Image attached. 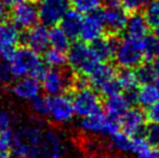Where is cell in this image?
I'll return each instance as SVG.
<instances>
[{
	"label": "cell",
	"instance_id": "277c9868",
	"mask_svg": "<svg viewBox=\"0 0 159 158\" xmlns=\"http://www.w3.org/2000/svg\"><path fill=\"white\" fill-rule=\"evenodd\" d=\"M66 60L70 68L84 76L100 63L90 46L84 41H76L67 49Z\"/></svg>",
	"mask_w": 159,
	"mask_h": 158
},
{
	"label": "cell",
	"instance_id": "5b68a950",
	"mask_svg": "<svg viewBox=\"0 0 159 158\" xmlns=\"http://www.w3.org/2000/svg\"><path fill=\"white\" fill-rule=\"evenodd\" d=\"M42 89L48 95L64 94L74 88L75 76L64 67H51L41 78Z\"/></svg>",
	"mask_w": 159,
	"mask_h": 158
},
{
	"label": "cell",
	"instance_id": "3957f363",
	"mask_svg": "<svg viewBox=\"0 0 159 158\" xmlns=\"http://www.w3.org/2000/svg\"><path fill=\"white\" fill-rule=\"evenodd\" d=\"M116 63L121 68H135L145 61L143 38L126 36L118 40L114 55Z\"/></svg>",
	"mask_w": 159,
	"mask_h": 158
},
{
	"label": "cell",
	"instance_id": "7402d4cb",
	"mask_svg": "<svg viewBox=\"0 0 159 158\" xmlns=\"http://www.w3.org/2000/svg\"><path fill=\"white\" fill-rule=\"evenodd\" d=\"M116 79L120 87V90L125 91V93H135L139 88V81L136 78L135 72L132 68H121V70L117 72Z\"/></svg>",
	"mask_w": 159,
	"mask_h": 158
},
{
	"label": "cell",
	"instance_id": "ba28073f",
	"mask_svg": "<svg viewBox=\"0 0 159 158\" xmlns=\"http://www.w3.org/2000/svg\"><path fill=\"white\" fill-rule=\"evenodd\" d=\"M71 103H73L75 115L81 118L103 111L100 95L89 87L77 89L71 99Z\"/></svg>",
	"mask_w": 159,
	"mask_h": 158
},
{
	"label": "cell",
	"instance_id": "60d3db41",
	"mask_svg": "<svg viewBox=\"0 0 159 158\" xmlns=\"http://www.w3.org/2000/svg\"><path fill=\"white\" fill-rule=\"evenodd\" d=\"M155 38H156V40H157V43H158V46H159V26L158 27H156V32H155Z\"/></svg>",
	"mask_w": 159,
	"mask_h": 158
},
{
	"label": "cell",
	"instance_id": "cb8c5ba5",
	"mask_svg": "<svg viewBox=\"0 0 159 158\" xmlns=\"http://www.w3.org/2000/svg\"><path fill=\"white\" fill-rule=\"evenodd\" d=\"M49 44L53 49L66 52L70 46V39L66 36V34L60 27L53 26L49 30Z\"/></svg>",
	"mask_w": 159,
	"mask_h": 158
},
{
	"label": "cell",
	"instance_id": "30bf717a",
	"mask_svg": "<svg viewBox=\"0 0 159 158\" xmlns=\"http://www.w3.org/2000/svg\"><path fill=\"white\" fill-rule=\"evenodd\" d=\"M33 0H21L12 8L13 24L19 29H27L38 21V8Z\"/></svg>",
	"mask_w": 159,
	"mask_h": 158
},
{
	"label": "cell",
	"instance_id": "8992f818",
	"mask_svg": "<svg viewBox=\"0 0 159 158\" xmlns=\"http://www.w3.org/2000/svg\"><path fill=\"white\" fill-rule=\"evenodd\" d=\"M46 106V117H49L55 124H67L75 116L71 99L65 94L48 95Z\"/></svg>",
	"mask_w": 159,
	"mask_h": 158
},
{
	"label": "cell",
	"instance_id": "f6af8a7d",
	"mask_svg": "<svg viewBox=\"0 0 159 158\" xmlns=\"http://www.w3.org/2000/svg\"><path fill=\"white\" fill-rule=\"evenodd\" d=\"M68 158H84V157H80V156H73V157H68Z\"/></svg>",
	"mask_w": 159,
	"mask_h": 158
},
{
	"label": "cell",
	"instance_id": "d6986e66",
	"mask_svg": "<svg viewBox=\"0 0 159 158\" xmlns=\"http://www.w3.org/2000/svg\"><path fill=\"white\" fill-rule=\"evenodd\" d=\"M82 23V15L78 11L67 10L60 21V28L66 34L70 40L77 39L79 37L80 27Z\"/></svg>",
	"mask_w": 159,
	"mask_h": 158
},
{
	"label": "cell",
	"instance_id": "44dd1931",
	"mask_svg": "<svg viewBox=\"0 0 159 158\" xmlns=\"http://www.w3.org/2000/svg\"><path fill=\"white\" fill-rule=\"evenodd\" d=\"M135 158H159V148L152 146L142 135L132 137V151Z\"/></svg>",
	"mask_w": 159,
	"mask_h": 158
},
{
	"label": "cell",
	"instance_id": "74e56055",
	"mask_svg": "<svg viewBox=\"0 0 159 158\" xmlns=\"http://www.w3.org/2000/svg\"><path fill=\"white\" fill-rule=\"evenodd\" d=\"M9 17V11H8V8L3 6V4L0 2V23L2 22H6Z\"/></svg>",
	"mask_w": 159,
	"mask_h": 158
},
{
	"label": "cell",
	"instance_id": "1f68e13d",
	"mask_svg": "<svg viewBox=\"0 0 159 158\" xmlns=\"http://www.w3.org/2000/svg\"><path fill=\"white\" fill-rule=\"evenodd\" d=\"M151 0H120V6L127 11V12L133 13L139 12L146 7V4Z\"/></svg>",
	"mask_w": 159,
	"mask_h": 158
},
{
	"label": "cell",
	"instance_id": "d590c367",
	"mask_svg": "<svg viewBox=\"0 0 159 158\" xmlns=\"http://www.w3.org/2000/svg\"><path fill=\"white\" fill-rule=\"evenodd\" d=\"M145 116H146V119H148L151 122L159 124V101L147 107Z\"/></svg>",
	"mask_w": 159,
	"mask_h": 158
},
{
	"label": "cell",
	"instance_id": "603a6c76",
	"mask_svg": "<svg viewBox=\"0 0 159 158\" xmlns=\"http://www.w3.org/2000/svg\"><path fill=\"white\" fill-rule=\"evenodd\" d=\"M159 101V94L157 92L155 84H142L140 88H138L136 91V103L140 104L142 107H149Z\"/></svg>",
	"mask_w": 159,
	"mask_h": 158
},
{
	"label": "cell",
	"instance_id": "7c38bea8",
	"mask_svg": "<svg viewBox=\"0 0 159 158\" xmlns=\"http://www.w3.org/2000/svg\"><path fill=\"white\" fill-rule=\"evenodd\" d=\"M105 33V27L101 16V8L93 12L87 13L86 17H82L79 37L86 43H91L101 38Z\"/></svg>",
	"mask_w": 159,
	"mask_h": 158
},
{
	"label": "cell",
	"instance_id": "f35d334b",
	"mask_svg": "<svg viewBox=\"0 0 159 158\" xmlns=\"http://www.w3.org/2000/svg\"><path fill=\"white\" fill-rule=\"evenodd\" d=\"M149 63H151L152 67H153L156 77H159V55H157V56L152 60V61H149Z\"/></svg>",
	"mask_w": 159,
	"mask_h": 158
},
{
	"label": "cell",
	"instance_id": "6da1fadb",
	"mask_svg": "<svg viewBox=\"0 0 159 158\" xmlns=\"http://www.w3.org/2000/svg\"><path fill=\"white\" fill-rule=\"evenodd\" d=\"M46 128L39 124H25L13 132L11 151L14 158H38L41 153Z\"/></svg>",
	"mask_w": 159,
	"mask_h": 158
},
{
	"label": "cell",
	"instance_id": "836d02e7",
	"mask_svg": "<svg viewBox=\"0 0 159 158\" xmlns=\"http://www.w3.org/2000/svg\"><path fill=\"white\" fill-rule=\"evenodd\" d=\"M30 102V106H32L33 112L38 116H46V97H41L40 95L36 97Z\"/></svg>",
	"mask_w": 159,
	"mask_h": 158
},
{
	"label": "cell",
	"instance_id": "4316f807",
	"mask_svg": "<svg viewBox=\"0 0 159 158\" xmlns=\"http://www.w3.org/2000/svg\"><path fill=\"white\" fill-rule=\"evenodd\" d=\"M135 75H136V78H138L139 84H152V82H154L155 79L157 78L149 62L140 64V65L136 67Z\"/></svg>",
	"mask_w": 159,
	"mask_h": 158
},
{
	"label": "cell",
	"instance_id": "f546056e",
	"mask_svg": "<svg viewBox=\"0 0 159 158\" xmlns=\"http://www.w3.org/2000/svg\"><path fill=\"white\" fill-rule=\"evenodd\" d=\"M70 3L81 14L93 12L101 8V0H70Z\"/></svg>",
	"mask_w": 159,
	"mask_h": 158
},
{
	"label": "cell",
	"instance_id": "bcb514c9",
	"mask_svg": "<svg viewBox=\"0 0 159 158\" xmlns=\"http://www.w3.org/2000/svg\"><path fill=\"white\" fill-rule=\"evenodd\" d=\"M118 158H130V157H128V156H120V157H118Z\"/></svg>",
	"mask_w": 159,
	"mask_h": 158
},
{
	"label": "cell",
	"instance_id": "e0dca14e",
	"mask_svg": "<svg viewBox=\"0 0 159 158\" xmlns=\"http://www.w3.org/2000/svg\"><path fill=\"white\" fill-rule=\"evenodd\" d=\"M40 91H41V86L39 84V80L30 76L19 78L12 87L13 94L24 101H32L36 97L40 95Z\"/></svg>",
	"mask_w": 159,
	"mask_h": 158
},
{
	"label": "cell",
	"instance_id": "7dc6e473",
	"mask_svg": "<svg viewBox=\"0 0 159 158\" xmlns=\"http://www.w3.org/2000/svg\"><path fill=\"white\" fill-rule=\"evenodd\" d=\"M4 158H10V157H9V156H8V155H7V156H6V157H4Z\"/></svg>",
	"mask_w": 159,
	"mask_h": 158
},
{
	"label": "cell",
	"instance_id": "8fae6325",
	"mask_svg": "<svg viewBox=\"0 0 159 158\" xmlns=\"http://www.w3.org/2000/svg\"><path fill=\"white\" fill-rule=\"evenodd\" d=\"M101 16L105 30L109 35L118 36L126 28L128 12L121 6L106 7L104 10H101Z\"/></svg>",
	"mask_w": 159,
	"mask_h": 158
},
{
	"label": "cell",
	"instance_id": "2e32d148",
	"mask_svg": "<svg viewBox=\"0 0 159 158\" xmlns=\"http://www.w3.org/2000/svg\"><path fill=\"white\" fill-rule=\"evenodd\" d=\"M116 75H117V70L113 65L106 62H100L86 77L88 78L89 84L100 91L105 84L115 79Z\"/></svg>",
	"mask_w": 159,
	"mask_h": 158
},
{
	"label": "cell",
	"instance_id": "5bb4252c",
	"mask_svg": "<svg viewBox=\"0 0 159 158\" xmlns=\"http://www.w3.org/2000/svg\"><path fill=\"white\" fill-rule=\"evenodd\" d=\"M22 39L25 46L35 52H44L49 47L48 26L43 24H35L32 27L26 29Z\"/></svg>",
	"mask_w": 159,
	"mask_h": 158
},
{
	"label": "cell",
	"instance_id": "f1b7e54d",
	"mask_svg": "<svg viewBox=\"0 0 159 158\" xmlns=\"http://www.w3.org/2000/svg\"><path fill=\"white\" fill-rule=\"evenodd\" d=\"M143 42H144L145 61L149 62L153 59H155L157 55H159V46L154 35L147 34L145 37H143Z\"/></svg>",
	"mask_w": 159,
	"mask_h": 158
},
{
	"label": "cell",
	"instance_id": "ac0fdd59",
	"mask_svg": "<svg viewBox=\"0 0 159 158\" xmlns=\"http://www.w3.org/2000/svg\"><path fill=\"white\" fill-rule=\"evenodd\" d=\"M118 44L117 36L109 35L107 37H101L96 39L95 41L91 42V49L94 52L98 60L101 62H107L109 60L114 59V55L116 52V48Z\"/></svg>",
	"mask_w": 159,
	"mask_h": 158
},
{
	"label": "cell",
	"instance_id": "4fadbf2b",
	"mask_svg": "<svg viewBox=\"0 0 159 158\" xmlns=\"http://www.w3.org/2000/svg\"><path fill=\"white\" fill-rule=\"evenodd\" d=\"M119 126L121 127L122 132L130 137L141 135L146 126L145 113L141 108L131 106L120 118Z\"/></svg>",
	"mask_w": 159,
	"mask_h": 158
},
{
	"label": "cell",
	"instance_id": "ab89813d",
	"mask_svg": "<svg viewBox=\"0 0 159 158\" xmlns=\"http://www.w3.org/2000/svg\"><path fill=\"white\" fill-rule=\"evenodd\" d=\"M20 1H21V0H0V2L8 9H12L13 7Z\"/></svg>",
	"mask_w": 159,
	"mask_h": 158
},
{
	"label": "cell",
	"instance_id": "484cf974",
	"mask_svg": "<svg viewBox=\"0 0 159 158\" xmlns=\"http://www.w3.org/2000/svg\"><path fill=\"white\" fill-rule=\"evenodd\" d=\"M42 61L49 67H64L67 63L66 53L63 51L57 50V49H47L44 51V56Z\"/></svg>",
	"mask_w": 159,
	"mask_h": 158
},
{
	"label": "cell",
	"instance_id": "ffe728a7",
	"mask_svg": "<svg viewBox=\"0 0 159 158\" xmlns=\"http://www.w3.org/2000/svg\"><path fill=\"white\" fill-rule=\"evenodd\" d=\"M127 36L135 37V38H143L149 32V25L147 23L145 15L139 11L133 12L131 16H128V21L125 28Z\"/></svg>",
	"mask_w": 159,
	"mask_h": 158
},
{
	"label": "cell",
	"instance_id": "d4e9b609",
	"mask_svg": "<svg viewBox=\"0 0 159 158\" xmlns=\"http://www.w3.org/2000/svg\"><path fill=\"white\" fill-rule=\"evenodd\" d=\"M111 147L122 154H131L132 151V137L125 132L116 131L111 135Z\"/></svg>",
	"mask_w": 159,
	"mask_h": 158
},
{
	"label": "cell",
	"instance_id": "8d00e7d4",
	"mask_svg": "<svg viewBox=\"0 0 159 158\" xmlns=\"http://www.w3.org/2000/svg\"><path fill=\"white\" fill-rule=\"evenodd\" d=\"M12 124V117L11 115L3 108H0V129L11 128Z\"/></svg>",
	"mask_w": 159,
	"mask_h": 158
},
{
	"label": "cell",
	"instance_id": "ee69618b",
	"mask_svg": "<svg viewBox=\"0 0 159 158\" xmlns=\"http://www.w3.org/2000/svg\"><path fill=\"white\" fill-rule=\"evenodd\" d=\"M33 1H35V2H36V3H39V2H41V1H42V0H33Z\"/></svg>",
	"mask_w": 159,
	"mask_h": 158
},
{
	"label": "cell",
	"instance_id": "9c48e42d",
	"mask_svg": "<svg viewBox=\"0 0 159 158\" xmlns=\"http://www.w3.org/2000/svg\"><path fill=\"white\" fill-rule=\"evenodd\" d=\"M68 9V0H42L38 8V20L46 26H55Z\"/></svg>",
	"mask_w": 159,
	"mask_h": 158
},
{
	"label": "cell",
	"instance_id": "b9f144b4",
	"mask_svg": "<svg viewBox=\"0 0 159 158\" xmlns=\"http://www.w3.org/2000/svg\"><path fill=\"white\" fill-rule=\"evenodd\" d=\"M153 84H155L156 89H157V92H158V94H159V77H157V78L155 79V81H154Z\"/></svg>",
	"mask_w": 159,
	"mask_h": 158
},
{
	"label": "cell",
	"instance_id": "52a82bcc",
	"mask_svg": "<svg viewBox=\"0 0 159 158\" xmlns=\"http://www.w3.org/2000/svg\"><path fill=\"white\" fill-rule=\"evenodd\" d=\"M79 128L84 132L93 135H108L118 131L119 122L109 119L103 111H100L89 116L82 117L79 122Z\"/></svg>",
	"mask_w": 159,
	"mask_h": 158
},
{
	"label": "cell",
	"instance_id": "d6a6232c",
	"mask_svg": "<svg viewBox=\"0 0 159 158\" xmlns=\"http://www.w3.org/2000/svg\"><path fill=\"white\" fill-rule=\"evenodd\" d=\"M12 139L13 131L11 130V128L0 129V150L7 152L10 148Z\"/></svg>",
	"mask_w": 159,
	"mask_h": 158
},
{
	"label": "cell",
	"instance_id": "7bdbcfd3",
	"mask_svg": "<svg viewBox=\"0 0 159 158\" xmlns=\"http://www.w3.org/2000/svg\"><path fill=\"white\" fill-rule=\"evenodd\" d=\"M7 156V153L4 152V151H1L0 150V158H4Z\"/></svg>",
	"mask_w": 159,
	"mask_h": 158
},
{
	"label": "cell",
	"instance_id": "7a4b0ae2",
	"mask_svg": "<svg viewBox=\"0 0 159 158\" xmlns=\"http://www.w3.org/2000/svg\"><path fill=\"white\" fill-rule=\"evenodd\" d=\"M9 67L13 78H22L30 76L37 80H41L46 73V64L40 59L39 54L27 47L15 50L14 55L9 62Z\"/></svg>",
	"mask_w": 159,
	"mask_h": 158
},
{
	"label": "cell",
	"instance_id": "c3c4849f",
	"mask_svg": "<svg viewBox=\"0 0 159 158\" xmlns=\"http://www.w3.org/2000/svg\"><path fill=\"white\" fill-rule=\"evenodd\" d=\"M42 158H49V157H42Z\"/></svg>",
	"mask_w": 159,
	"mask_h": 158
},
{
	"label": "cell",
	"instance_id": "9a60e30c",
	"mask_svg": "<svg viewBox=\"0 0 159 158\" xmlns=\"http://www.w3.org/2000/svg\"><path fill=\"white\" fill-rule=\"evenodd\" d=\"M132 103L125 93H116V94L106 97L104 102V111L105 115L109 119L115 120L119 122L122 115L128 111V108L131 107Z\"/></svg>",
	"mask_w": 159,
	"mask_h": 158
},
{
	"label": "cell",
	"instance_id": "83f0119b",
	"mask_svg": "<svg viewBox=\"0 0 159 158\" xmlns=\"http://www.w3.org/2000/svg\"><path fill=\"white\" fill-rule=\"evenodd\" d=\"M145 19L149 27L159 26V0H151L145 7Z\"/></svg>",
	"mask_w": 159,
	"mask_h": 158
},
{
	"label": "cell",
	"instance_id": "4dcf8cb0",
	"mask_svg": "<svg viewBox=\"0 0 159 158\" xmlns=\"http://www.w3.org/2000/svg\"><path fill=\"white\" fill-rule=\"evenodd\" d=\"M142 134L144 135V139L148 142V144L155 147H159V124L151 122L145 126Z\"/></svg>",
	"mask_w": 159,
	"mask_h": 158
},
{
	"label": "cell",
	"instance_id": "e575fe53",
	"mask_svg": "<svg viewBox=\"0 0 159 158\" xmlns=\"http://www.w3.org/2000/svg\"><path fill=\"white\" fill-rule=\"evenodd\" d=\"M14 79L9 67V64L4 61L0 62V84H9Z\"/></svg>",
	"mask_w": 159,
	"mask_h": 158
}]
</instances>
